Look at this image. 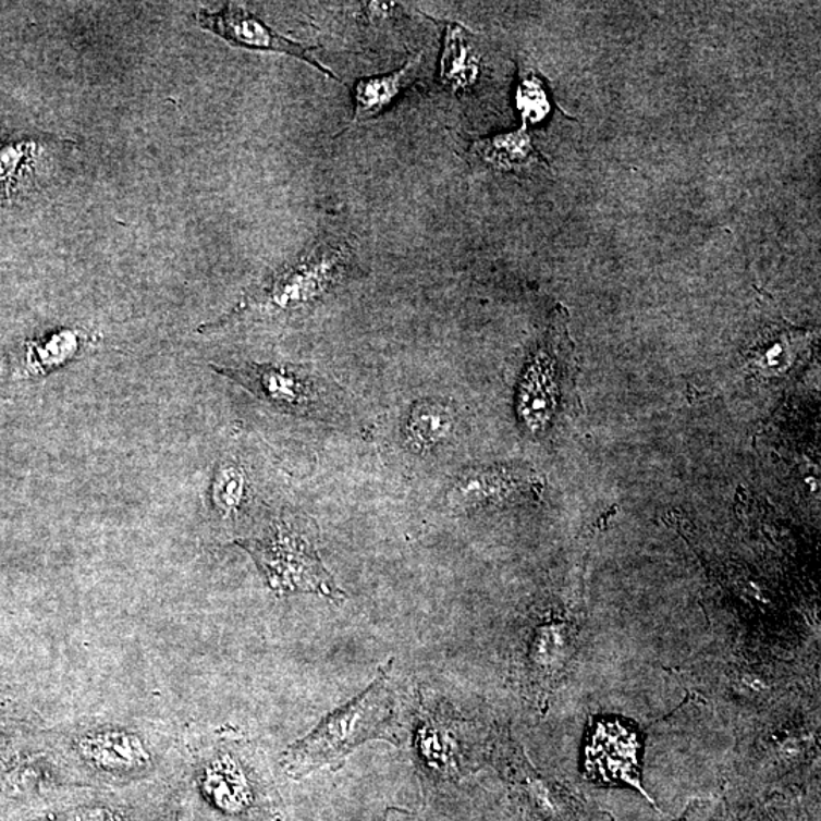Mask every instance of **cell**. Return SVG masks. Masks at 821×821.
<instances>
[{"mask_svg":"<svg viewBox=\"0 0 821 821\" xmlns=\"http://www.w3.org/2000/svg\"><path fill=\"white\" fill-rule=\"evenodd\" d=\"M393 662L391 659L379 670L364 693L328 713L308 735L283 751L280 765L287 776L302 779L318 770H341L348 756L370 740L401 746L396 697L390 688Z\"/></svg>","mask_w":821,"mask_h":821,"instance_id":"1","label":"cell"},{"mask_svg":"<svg viewBox=\"0 0 821 821\" xmlns=\"http://www.w3.org/2000/svg\"><path fill=\"white\" fill-rule=\"evenodd\" d=\"M233 543L248 552L278 597L314 593L333 604L345 600L344 590L320 557L316 522L306 514L282 510L255 536Z\"/></svg>","mask_w":821,"mask_h":821,"instance_id":"2","label":"cell"},{"mask_svg":"<svg viewBox=\"0 0 821 821\" xmlns=\"http://www.w3.org/2000/svg\"><path fill=\"white\" fill-rule=\"evenodd\" d=\"M194 784L213 811L233 821H252L270 800V776L262 753L237 732L221 731L186 746Z\"/></svg>","mask_w":821,"mask_h":821,"instance_id":"3","label":"cell"},{"mask_svg":"<svg viewBox=\"0 0 821 821\" xmlns=\"http://www.w3.org/2000/svg\"><path fill=\"white\" fill-rule=\"evenodd\" d=\"M56 753L68 769L124 784L151 776L168 755H174V747L151 728L98 720L68 728Z\"/></svg>","mask_w":821,"mask_h":821,"instance_id":"4","label":"cell"},{"mask_svg":"<svg viewBox=\"0 0 821 821\" xmlns=\"http://www.w3.org/2000/svg\"><path fill=\"white\" fill-rule=\"evenodd\" d=\"M351 262V249L345 245H317L260 285L252 287L228 316L199 330L225 328L244 317H274L314 306L343 282Z\"/></svg>","mask_w":821,"mask_h":821,"instance_id":"5","label":"cell"},{"mask_svg":"<svg viewBox=\"0 0 821 821\" xmlns=\"http://www.w3.org/2000/svg\"><path fill=\"white\" fill-rule=\"evenodd\" d=\"M212 370L272 408L294 416L321 417L330 404L326 382L308 367L245 363L212 366Z\"/></svg>","mask_w":821,"mask_h":821,"instance_id":"6","label":"cell"},{"mask_svg":"<svg viewBox=\"0 0 821 821\" xmlns=\"http://www.w3.org/2000/svg\"><path fill=\"white\" fill-rule=\"evenodd\" d=\"M565 310L557 309L550 328L537 345L531 363L522 378L517 410L529 431L542 432L557 413L559 394L562 391V373L569 368L571 338L566 328Z\"/></svg>","mask_w":821,"mask_h":821,"instance_id":"7","label":"cell"},{"mask_svg":"<svg viewBox=\"0 0 821 821\" xmlns=\"http://www.w3.org/2000/svg\"><path fill=\"white\" fill-rule=\"evenodd\" d=\"M469 726L448 701L418 693L414 748L425 770L448 781L463 776L470 769Z\"/></svg>","mask_w":821,"mask_h":821,"instance_id":"8","label":"cell"},{"mask_svg":"<svg viewBox=\"0 0 821 821\" xmlns=\"http://www.w3.org/2000/svg\"><path fill=\"white\" fill-rule=\"evenodd\" d=\"M639 756V736L632 724L617 719L598 720L585 747L587 776L601 784L633 786L648 797L640 781Z\"/></svg>","mask_w":821,"mask_h":821,"instance_id":"9","label":"cell"},{"mask_svg":"<svg viewBox=\"0 0 821 821\" xmlns=\"http://www.w3.org/2000/svg\"><path fill=\"white\" fill-rule=\"evenodd\" d=\"M197 22L201 28L210 30L215 36L221 37L229 45L237 48L252 49V51L279 52L295 59L306 61L329 78L341 82L330 69L324 68L316 59L318 48L302 45L301 41L291 40L278 30L265 25L260 19L249 13L245 8L228 3L220 11H199Z\"/></svg>","mask_w":821,"mask_h":821,"instance_id":"10","label":"cell"},{"mask_svg":"<svg viewBox=\"0 0 821 821\" xmlns=\"http://www.w3.org/2000/svg\"><path fill=\"white\" fill-rule=\"evenodd\" d=\"M94 338L82 329L61 328L44 338L30 340L21 351L3 359L0 375L13 381L44 378L78 358Z\"/></svg>","mask_w":821,"mask_h":821,"instance_id":"11","label":"cell"},{"mask_svg":"<svg viewBox=\"0 0 821 821\" xmlns=\"http://www.w3.org/2000/svg\"><path fill=\"white\" fill-rule=\"evenodd\" d=\"M535 479L524 477L519 471L506 469H474L466 471L456 479L448 490L446 504L449 508H477V506L492 504L502 499L516 497L525 490L531 489Z\"/></svg>","mask_w":821,"mask_h":821,"instance_id":"12","label":"cell"},{"mask_svg":"<svg viewBox=\"0 0 821 821\" xmlns=\"http://www.w3.org/2000/svg\"><path fill=\"white\" fill-rule=\"evenodd\" d=\"M470 155L494 171L514 174H532L539 169L550 168L548 160L536 148L527 124L517 132L475 140L470 145Z\"/></svg>","mask_w":821,"mask_h":821,"instance_id":"13","label":"cell"},{"mask_svg":"<svg viewBox=\"0 0 821 821\" xmlns=\"http://www.w3.org/2000/svg\"><path fill=\"white\" fill-rule=\"evenodd\" d=\"M72 145L69 139H25L0 148V199L17 194V187L36 175L38 164L51 162Z\"/></svg>","mask_w":821,"mask_h":821,"instance_id":"14","label":"cell"},{"mask_svg":"<svg viewBox=\"0 0 821 821\" xmlns=\"http://www.w3.org/2000/svg\"><path fill=\"white\" fill-rule=\"evenodd\" d=\"M421 53L406 61L404 66L391 74L360 79L355 87V113L352 125L364 124L378 118L399 95L416 82L420 71Z\"/></svg>","mask_w":821,"mask_h":821,"instance_id":"15","label":"cell"},{"mask_svg":"<svg viewBox=\"0 0 821 821\" xmlns=\"http://www.w3.org/2000/svg\"><path fill=\"white\" fill-rule=\"evenodd\" d=\"M452 425L454 418L446 404L437 401L418 402L406 418V443L413 451H429L449 439Z\"/></svg>","mask_w":821,"mask_h":821,"instance_id":"16","label":"cell"},{"mask_svg":"<svg viewBox=\"0 0 821 821\" xmlns=\"http://www.w3.org/2000/svg\"><path fill=\"white\" fill-rule=\"evenodd\" d=\"M477 74V57L464 29L458 25H449L441 57V82L452 88H466L475 82Z\"/></svg>","mask_w":821,"mask_h":821,"instance_id":"17","label":"cell"},{"mask_svg":"<svg viewBox=\"0 0 821 821\" xmlns=\"http://www.w3.org/2000/svg\"><path fill=\"white\" fill-rule=\"evenodd\" d=\"M248 481L243 467L222 463L215 471L212 504L222 519H232L243 512L247 501Z\"/></svg>","mask_w":821,"mask_h":821,"instance_id":"18","label":"cell"},{"mask_svg":"<svg viewBox=\"0 0 821 821\" xmlns=\"http://www.w3.org/2000/svg\"><path fill=\"white\" fill-rule=\"evenodd\" d=\"M517 101H519L522 114H524V124H527L528 121H539L547 113V96H544L543 88L536 78L525 79L520 84Z\"/></svg>","mask_w":821,"mask_h":821,"instance_id":"19","label":"cell"},{"mask_svg":"<svg viewBox=\"0 0 821 821\" xmlns=\"http://www.w3.org/2000/svg\"><path fill=\"white\" fill-rule=\"evenodd\" d=\"M64 821H121L110 808L82 807L66 812Z\"/></svg>","mask_w":821,"mask_h":821,"instance_id":"20","label":"cell"}]
</instances>
